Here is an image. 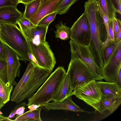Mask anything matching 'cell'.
Returning a JSON list of instances; mask_svg holds the SVG:
<instances>
[{"label":"cell","instance_id":"cell-42","mask_svg":"<svg viewBox=\"0 0 121 121\" xmlns=\"http://www.w3.org/2000/svg\"><path fill=\"white\" fill-rule=\"evenodd\" d=\"M48 0H40V4H41L44 2H45Z\"/></svg>","mask_w":121,"mask_h":121},{"label":"cell","instance_id":"cell-4","mask_svg":"<svg viewBox=\"0 0 121 121\" xmlns=\"http://www.w3.org/2000/svg\"><path fill=\"white\" fill-rule=\"evenodd\" d=\"M66 73L64 67H57L36 92L29 98L26 106L33 104L42 105L51 101Z\"/></svg>","mask_w":121,"mask_h":121},{"label":"cell","instance_id":"cell-22","mask_svg":"<svg viewBox=\"0 0 121 121\" xmlns=\"http://www.w3.org/2000/svg\"><path fill=\"white\" fill-rule=\"evenodd\" d=\"M56 29L54 31L56 38H59L61 40H66L70 38V28L63 24L61 21L55 26Z\"/></svg>","mask_w":121,"mask_h":121},{"label":"cell","instance_id":"cell-1","mask_svg":"<svg viewBox=\"0 0 121 121\" xmlns=\"http://www.w3.org/2000/svg\"><path fill=\"white\" fill-rule=\"evenodd\" d=\"M96 0H88L85 2L84 12L88 20L91 32L89 46L97 65L101 68L104 64V53L101 43L106 40L107 32L103 18Z\"/></svg>","mask_w":121,"mask_h":121},{"label":"cell","instance_id":"cell-15","mask_svg":"<svg viewBox=\"0 0 121 121\" xmlns=\"http://www.w3.org/2000/svg\"><path fill=\"white\" fill-rule=\"evenodd\" d=\"M23 15L17 7L8 6L0 8V21L17 25L18 20Z\"/></svg>","mask_w":121,"mask_h":121},{"label":"cell","instance_id":"cell-35","mask_svg":"<svg viewBox=\"0 0 121 121\" xmlns=\"http://www.w3.org/2000/svg\"><path fill=\"white\" fill-rule=\"evenodd\" d=\"M6 52L3 43L0 39V58L6 59Z\"/></svg>","mask_w":121,"mask_h":121},{"label":"cell","instance_id":"cell-31","mask_svg":"<svg viewBox=\"0 0 121 121\" xmlns=\"http://www.w3.org/2000/svg\"><path fill=\"white\" fill-rule=\"evenodd\" d=\"M98 7L99 12L103 18L105 26L107 35H108V33L109 23L111 19H110L104 12L99 4Z\"/></svg>","mask_w":121,"mask_h":121},{"label":"cell","instance_id":"cell-17","mask_svg":"<svg viewBox=\"0 0 121 121\" xmlns=\"http://www.w3.org/2000/svg\"><path fill=\"white\" fill-rule=\"evenodd\" d=\"M97 83L101 92L103 97L114 96L121 97V89L115 82L98 81Z\"/></svg>","mask_w":121,"mask_h":121},{"label":"cell","instance_id":"cell-32","mask_svg":"<svg viewBox=\"0 0 121 121\" xmlns=\"http://www.w3.org/2000/svg\"><path fill=\"white\" fill-rule=\"evenodd\" d=\"M0 73L7 81V67L6 59L0 58Z\"/></svg>","mask_w":121,"mask_h":121},{"label":"cell","instance_id":"cell-6","mask_svg":"<svg viewBox=\"0 0 121 121\" xmlns=\"http://www.w3.org/2000/svg\"><path fill=\"white\" fill-rule=\"evenodd\" d=\"M73 90L72 95L83 100L100 113H102L100 103L103 96L96 80H92L80 84Z\"/></svg>","mask_w":121,"mask_h":121},{"label":"cell","instance_id":"cell-38","mask_svg":"<svg viewBox=\"0 0 121 121\" xmlns=\"http://www.w3.org/2000/svg\"><path fill=\"white\" fill-rule=\"evenodd\" d=\"M41 106L40 104H33L28 106L27 108L29 109V111H32L37 109Z\"/></svg>","mask_w":121,"mask_h":121},{"label":"cell","instance_id":"cell-41","mask_svg":"<svg viewBox=\"0 0 121 121\" xmlns=\"http://www.w3.org/2000/svg\"><path fill=\"white\" fill-rule=\"evenodd\" d=\"M4 105L5 104L4 103L0 98V110L3 107Z\"/></svg>","mask_w":121,"mask_h":121},{"label":"cell","instance_id":"cell-36","mask_svg":"<svg viewBox=\"0 0 121 121\" xmlns=\"http://www.w3.org/2000/svg\"><path fill=\"white\" fill-rule=\"evenodd\" d=\"M28 56L29 60V61H30L35 65L41 67L36 58L31 53V51L28 53Z\"/></svg>","mask_w":121,"mask_h":121},{"label":"cell","instance_id":"cell-33","mask_svg":"<svg viewBox=\"0 0 121 121\" xmlns=\"http://www.w3.org/2000/svg\"><path fill=\"white\" fill-rule=\"evenodd\" d=\"M19 3L18 0H0V8L8 6L17 7Z\"/></svg>","mask_w":121,"mask_h":121},{"label":"cell","instance_id":"cell-39","mask_svg":"<svg viewBox=\"0 0 121 121\" xmlns=\"http://www.w3.org/2000/svg\"><path fill=\"white\" fill-rule=\"evenodd\" d=\"M3 113L0 111V121H9V118L8 117H6L2 115Z\"/></svg>","mask_w":121,"mask_h":121},{"label":"cell","instance_id":"cell-30","mask_svg":"<svg viewBox=\"0 0 121 121\" xmlns=\"http://www.w3.org/2000/svg\"><path fill=\"white\" fill-rule=\"evenodd\" d=\"M112 20L113 21V30L115 42L119 29L121 27V22L119 19H117L116 18H114Z\"/></svg>","mask_w":121,"mask_h":121},{"label":"cell","instance_id":"cell-14","mask_svg":"<svg viewBox=\"0 0 121 121\" xmlns=\"http://www.w3.org/2000/svg\"><path fill=\"white\" fill-rule=\"evenodd\" d=\"M48 26L37 25L35 27L23 32L28 40L38 45L45 41Z\"/></svg>","mask_w":121,"mask_h":121},{"label":"cell","instance_id":"cell-11","mask_svg":"<svg viewBox=\"0 0 121 121\" xmlns=\"http://www.w3.org/2000/svg\"><path fill=\"white\" fill-rule=\"evenodd\" d=\"M6 52V60L7 67V82L10 86L16 85L15 79L19 77L21 64L16 52L10 47L3 43Z\"/></svg>","mask_w":121,"mask_h":121},{"label":"cell","instance_id":"cell-27","mask_svg":"<svg viewBox=\"0 0 121 121\" xmlns=\"http://www.w3.org/2000/svg\"><path fill=\"white\" fill-rule=\"evenodd\" d=\"M19 104L13 109L8 117V118H12L14 117L16 114L19 115L24 113L26 104L25 102H21Z\"/></svg>","mask_w":121,"mask_h":121},{"label":"cell","instance_id":"cell-7","mask_svg":"<svg viewBox=\"0 0 121 121\" xmlns=\"http://www.w3.org/2000/svg\"><path fill=\"white\" fill-rule=\"evenodd\" d=\"M28 41L31 52L40 66L48 70L50 73L55 66L56 61L48 43L45 41L36 45Z\"/></svg>","mask_w":121,"mask_h":121},{"label":"cell","instance_id":"cell-16","mask_svg":"<svg viewBox=\"0 0 121 121\" xmlns=\"http://www.w3.org/2000/svg\"><path fill=\"white\" fill-rule=\"evenodd\" d=\"M69 77L66 73L51 101L60 102L70 96L73 91Z\"/></svg>","mask_w":121,"mask_h":121},{"label":"cell","instance_id":"cell-9","mask_svg":"<svg viewBox=\"0 0 121 121\" xmlns=\"http://www.w3.org/2000/svg\"><path fill=\"white\" fill-rule=\"evenodd\" d=\"M69 43L71 58L80 60L95 74L102 77L101 69L96 63L89 46L79 44L71 40Z\"/></svg>","mask_w":121,"mask_h":121},{"label":"cell","instance_id":"cell-21","mask_svg":"<svg viewBox=\"0 0 121 121\" xmlns=\"http://www.w3.org/2000/svg\"><path fill=\"white\" fill-rule=\"evenodd\" d=\"M100 7L106 15L111 20L116 18V12L110 0H98Z\"/></svg>","mask_w":121,"mask_h":121},{"label":"cell","instance_id":"cell-23","mask_svg":"<svg viewBox=\"0 0 121 121\" xmlns=\"http://www.w3.org/2000/svg\"><path fill=\"white\" fill-rule=\"evenodd\" d=\"M40 4V0H35L25 5V9L23 16L29 19L36 12Z\"/></svg>","mask_w":121,"mask_h":121},{"label":"cell","instance_id":"cell-13","mask_svg":"<svg viewBox=\"0 0 121 121\" xmlns=\"http://www.w3.org/2000/svg\"><path fill=\"white\" fill-rule=\"evenodd\" d=\"M61 0H48L40 4L36 13L29 19L35 25H37L42 18L47 15L55 12Z\"/></svg>","mask_w":121,"mask_h":121},{"label":"cell","instance_id":"cell-20","mask_svg":"<svg viewBox=\"0 0 121 121\" xmlns=\"http://www.w3.org/2000/svg\"><path fill=\"white\" fill-rule=\"evenodd\" d=\"M41 106L37 109L32 111L29 110L21 115H17L13 121H42L40 117Z\"/></svg>","mask_w":121,"mask_h":121},{"label":"cell","instance_id":"cell-37","mask_svg":"<svg viewBox=\"0 0 121 121\" xmlns=\"http://www.w3.org/2000/svg\"><path fill=\"white\" fill-rule=\"evenodd\" d=\"M115 82L121 89V69H120L118 72Z\"/></svg>","mask_w":121,"mask_h":121},{"label":"cell","instance_id":"cell-26","mask_svg":"<svg viewBox=\"0 0 121 121\" xmlns=\"http://www.w3.org/2000/svg\"><path fill=\"white\" fill-rule=\"evenodd\" d=\"M17 24L22 33L35 27V25L29 19L23 16L17 21Z\"/></svg>","mask_w":121,"mask_h":121},{"label":"cell","instance_id":"cell-25","mask_svg":"<svg viewBox=\"0 0 121 121\" xmlns=\"http://www.w3.org/2000/svg\"><path fill=\"white\" fill-rule=\"evenodd\" d=\"M115 43L113 27V21L111 20L109 23V30L108 35L105 41L101 43L102 50L103 51L109 45Z\"/></svg>","mask_w":121,"mask_h":121},{"label":"cell","instance_id":"cell-12","mask_svg":"<svg viewBox=\"0 0 121 121\" xmlns=\"http://www.w3.org/2000/svg\"><path fill=\"white\" fill-rule=\"evenodd\" d=\"M72 96L70 95L69 96L61 102L54 101L51 103L48 102L41 105V106H43V109L46 110H49L50 109L57 110L84 112L88 113H92V112L84 110L77 105L72 100Z\"/></svg>","mask_w":121,"mask_h":121},{"label":"cell","instance_id":"cell-19","mask_svg":"<svg viewBox=\"0 0 121 121\" xmlns=\"http://www.w3.org/2000/svg\"><path fill=\"white\" fill-rule=\"evenodd\" d=\"M13 88V86H10L0 73V98L5 104L10 100Z\"/></svg>","mask_w":121,"mask_h":121},{"label":"cell","instance_id":"cell-40","mask_svg":"<svg viewBox=\"0 0 121 121\" xmlns=\"http://www.w3.org/2000/svg\"><path fill=\"white\" fill-rule=\"evenodd\" d=\"M35 0H18L19 3H22L25 5Z\"/></svg>","mask_w":121,"mask_h":121},{"label":"cell","instance_id":"cell-10","mask_svg":"<svg viewBox=\"0 0 121 121\" xmlns=\"http://www.w3.org/2000/svg\"><path fill=\"white\" fill-rule=\"evenodd\" d=\"M121 69V40L117 43L113 52L101 68L102 77L106 82H115Z\"/></svg>","mask_w":121,"mask_h":121},{"label":"cell","instance_id":"cell-28","mask_svg":"<svg viewBox=\"0 0 121 121\" xmlns=\"http://www.w3.org/2000/svg\"><path fill=\"white\" fill-rule=\"evenodd\" d=\"M57 14L56 13L55 11L47 15L42 18L38 25L48 26L54 20Z\"/></svg>","mask_w":121,"mask_h":121},{"label":"cell","instance_id":"cell-34","mask_svg":"<svg viewBox=\"0 0 121 121\" xmlns=\"http://www.w3.org/2000/svg\"><path fill=\"white\" fill-rule=\"evenodd\" d=\"M116 13L121 14V0H110Z\"/></svg>","mask_w":121,"mask_h":121},{"label":"cell","instance_id":"cell-2","mask_svg":"<svg viewBox=\"0 0 121 121\" xmlns=\"http://www.w3.org/2000/svg\"><path fill=\"white\" fill-rule=\"evenodd\" d=\"M50 74L47 70L29 61L22 77L13 89L11 100L19 104L31 97Z\"/></svg>","mask_w":121,"mask_h":121},{"label":"cell","instance_id":"cell-29","mask_svg":"<svg viewBox=\"0 0 121 121\" xmlns=\"http://www.w3.org/2000/svg\"><path fill=\"white\" fill-rule=\"evenodd\" d=\"M117 43H111L108 45L104 51V64L106 63L113 52Z\"/></svg>","mask_w":121,"mask_h":121},{"label":"cell","instance_id":"cell-43","mask_svg":"<svg viewBox=\"0 0 121 121\" xmlns=\"http://www.w3.org/2000/svg\"></svg>","mask_w":121,"mask_h":121},{"label":"cell","instance_id":"cell-5","mask_svg":"<svg viewBox=\"0 0 121 121\" xmlns=\"http://www.w3.org/2000/svg\"><path fill=\"white\" fill-rule=\"evenodd\" d=\"M66 73L69 75L72 89L92 80L101 81L102 77L95 74L83 61L71 58Z\"/></svg>","mask_w":121,"mask_h":121},{"label":"cell","instance_id":"cell-18","mask_svg":"<svg viewBox=\"0 0 121 121\" xmlns=\"http://www.w3.org/2000/svg\"><path fill=\"white\" fill-rule=\"evenodd\" d=\"M121 103V97L111 96L103 97L100 103L102 113L108 110L113 113L120 106Z\"/></svg>","mask_w":121,"mask_h":121},{"label":"cell","instance_id":"cell-3","mask_svg":"<svg viewBox=\"0 0 121 121\" xmlns=\"http://www.w3.org/2000/svg\"><path fill=\"white\" fill-rule=\"evenodd\" d=\"M0 39L14 51L20 60H29L30 50L28 39L17 25L0 21Z\"/></svg>","mask_w":121,"mask_h":121},{"label":"cell","instance_id":"cell-8","mask_svg":"<svg viewBox=\"0 0 121 121\" xmlns=\"http://www.w3.org/2000/svg\"><path fill=\"white\" fill-rule=\"evenodd\" d=\"M70 38L79 44L89 45L91 32L89 21L84 12L74 23L70 28Z\"/></svg>","mask_w":121,"mask_h":121},{"label":"cell","instance_id":"cell-24","mask_svg":"<svg viewBox=\"0 0 121 121\" xmlns=\"http://www.w3.org/2000/svg\"><path fill=\"white\" fill-rule=\"evenodd\" d=\"M78 0H62L58 4L55 11L57 14L62 15L66 13L70 7Z\"/></svg>","mask_w":121,"mask_h":121}]
</instances>
